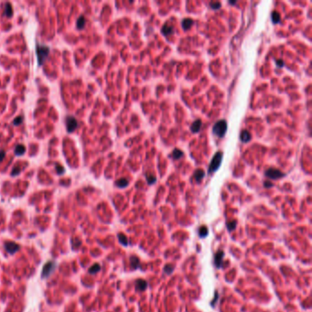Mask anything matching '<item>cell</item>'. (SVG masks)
<instances>
[{"label":"cell","mask_w":312,"mask_h":312,"mask_svg":"<svg viewBox=\"0 0 312 312\" xmlns=\"http://www.w3.org/2000/svg\"><path fill=\"white\" fill-rule=\"evenodd\" d=\"M130 265L133 269H137V268H139V266H140L139 258L136 256V255H132V256L130 257Z\"/></svg>","instance_id":"cell-11"},{"label":"cell","mask_w":312,"mask_h":312,"mask_svg":"<svg viewBox=\"0 0 312 312\" xmlns=\"http://www.w3.org/2000/svg\"><path fill=\"white\" fill-rule=\"evenodd\" d=\"M66 126H67V131L69 133H72L78 126V122L75 119V117L72 115L68 116L66 118Z\"/></svg>","instance_id":"cell-7"},{"label":"cell","mask_w":312,"mask_h":312,"mask_svg":"<svg viewBox=\"0 0 312 312\" xmlns=\"http://www.w3.org/2000/svg\"><path fill=\"white\" fill-rule=\"evenodd\" d=\"M210 7L213 9H219L221 8V3L220 2H211L210 3Z\"/></svg>","instance_id":"cell-27"},{"label":"cell","mask_w":312,"mask_h":312,"mask_svg":"<svg viewBox=\"0 0 312 312\" xmlns=\"http://www.w3.org/2000/svg\"><path fill=\"white\" fill-rule=\"evenodd\" d=\"M227 130V122L225 120H220L218 121L213 128V132L219 137H223Z\"/></svg>","instance_id":"cell-2"},{"label":"cell","mask_w":312,"mask_h":312,"mask_svg":"<svg viewBox=\"0 0 312 312\" xmlns=\"http://www.w3.org/2000/svg\"><path fill=\"white\" fill-rule=\"evenodd\" d=\"M147 288V281L143 279H137L136 281V289L138 291H144Z\"/></svg>","instance_id":"cell-9"},{"label":"cell","mask_w":312,"mask_h":312,"mask_svg":"<svg viewBox=\"0 0 312 312\" xmlns=\"http://www.w3.org/2000/svg\"><path fill=\"white\" fill-rule=\"evenodd\" d=\"M204 175H205L204 170H201V168H198V170L194 172V179H196L197 182H201L202 179L204 178Z\"/></svg>","instance_id":"cell-14"},{"label":"cell","mask_w":312,"mask_h":312,"mask_svg":"<svg viewBox=\"0 0 312 312\" xmlns=\"http://www.w3.org/2000/svg\"><path fill=\"white\" fill-rule=\"evenodd\" d=\"M117 237H118V240H119V242H120V244H122L124 246H126L128 245V239L126 238V236L124 235V233H118Z\"/></svg>","instance_id":"cell-20"},{"label":"cell","mask_w":312,"mask_h":312,"mask_svg":"<svg viewBox=\"0 0 312 312\" xmlns=\"http://www.w3.org/2000/svg\"><path fill=\"white\" fill-rule=\"evenodd\" d=\"M115 185L118 187V188H126V187L128 185V180L126 179L122 178V179L117 180V181L115 182Z\"/></svg>","instance_id":"cell-18"},{"label":"cell","mask_w":312,"mask_h":312,"mask_svg":"<svg viewBox=\"0 0 312 312\" xmlns=\"http://www.w3.org/2000/svg\"><path fill=\"white\" fill-rule=\"evenodd\" d=\"M216 300H218V293H217V292L215 293V297H214V300L211 301V306H213V307H214V303H215V301H216Z\"/></svg>","instance_id":"cell-33"},{"label":"cell","mask_w":312,"mask_h":312,"mask_svg":"<svg viewBox=\"0 0 312 312\" xmlns=\"http://www.w3.org/2000/svg\"><path fill=\"white\" fill-rule=\"evenodd\" d=\"M4 247L6 249V251H7L10 254H14L15 253H17L20 249L19 245H17V244H16V243L11 242V241L6 242L4 244Z\"/></svg>","instance_id":"cell-6"},{"label":"cell","mask_w":312,"mask_h":312,"mask_svg":"<svg viewBox=\"0 0 312 312\" xmlns=\"http://www.w3.org/2000/svg\"><path fill=\"white\" fill-rule=\"evenodd\" d=\"M229 3H230V4H233V5H234V4H236V2H232V1H230V2H229Z\"/></svg>","instance_id":"cell-36"},{"label":"cell","mask_w":312,"mask_h":312,"mask_svg":"<svg viewBox=\"0 0 312 312\" xmlns=\"http://www.w3.org/2000/svg\"><path fill=\"white\" fill-rule=\"evenodd\" d=\"M56 170H57V173L60 174V175H61V174H63L65 172V170L63 168V167L62 166H59V165H56Z\"/></svg>","instance_id":"cell-28"},{"label":"cell","mask_w":312,"mask_h":312,"mask_svg":"<svg viewBox=\"0 0 312 312\" xmlns=\"http://www.w3.org/2000/svg\"><path fill=\"white\" fill-rule=\"evenodd\" d=\"M240 138H241V140H242L243 143H247V142H249V141L251 140L252 136H251V134L249 133L247 130H243L242 133H241V135H240Z\"/></svg>","instance_id":"cell-12"},{"label":"cell","mask_w":312,"mask_h":312,"mask_svg":"<svg viewBox=\"0 0 312 312\" xmlns=\"http://www.w3.org/2000/svg\"><path fill=\"white\" fill-rule=\"evenodd\" d=\"M237 222L234 220V221H233V222H227V229L229 230V231H233L235 228H236V225H237V223H236Z\"/></svg>","instance_id":"cell-26"},{"label":"cell","mask_w":312,"mask_h":312,"mask_svg":"<svg viewBox=\"0 0 312 312\" xmlns=\"http://www.w3.org/2000/svg\"><path fill=\"white\" fill-rule=\"evenodd\" d=\"M147 179L148 184H154L156 182V180H157V179H156V177H154V176H147Z\"/></svg>","instance_id":"cell-30"},{"label":"cell","mask_w":312,"mask_h":312,"mask_svg":"<svg viewBox=\"0 0 312 312\" xmlns=\"http://www.w3.org/2000/svg\"><path fill=\"white\" fill-rule=\"evenodd\" d=\"M208 233H209V232H208V229H207V227H206V226H202L201 228H199V237H202V238H204V237H206V236H207L208 235Z\"/></svg>","instance_id":"cell-23"},{"label":"cell","mask_w":312,"mask_h":312,"mask_svg":"<svg viewBox=\"0 0 312 312\" xmlns=\"http://www.w3.org/2000/svg\"><path fill=\"white\" fill-rule=\"evenodd\" d=\"M201 128H202V121L199 119L193 122L190 126V130L193 133H198L199 131L201 130Z\"/></svg>","instance_id":"cell-13"},{"label":"cell","mask_w":312,"mask_h":312,"mask_svg":"<svg viewBox=\"0 0 312 312\" xmlns=\"http://www.w3.org/2000/svg\"><path fill=\"white\" fill-rule=\"evenodd\" d=\"M161 32L165 36H170L173 33V27L170 23H166L161 28Z\"/></svg>","instance_id":"cell-10"},{"label":"cell","mask_w":312,"mask_h":312,"mask_svg":"<svg viewBox=\"0 0 312 312\" xmlns=\"http://www.w3.org/2000/svg\"><path fill=\"white\" fill-rule=\"evenodd\" d=\"M173 269H174V267H173V265H170V264H167V265H166L164 266V272H165L167 274H170L173 272Z\"/></svg>","instance_id":"cell-25"},{"label":"cell","mask_w":312,"mask_h":312,"mask_svg":"<svg viewBox=\"0 0 312 312\" xmlns=\"http://www.w3.org/2000/svg\"><path fill=\"white\" fill-rule=\"evenodd\" d=\"M5 157H6V152L4 150H1V151H0V162L3 161Z\"/></svg>","instance_id":"cell-32"},{"label":"cell","mask_w":312,"mask_h":312,"mask_svg":"<svg viewBox=\"0 0 312 312\" xmlns=\"http://www.w3.org/2000/svg\"><path fill=\"white\" fill-rule=\"evenodd\" d=\"M100 270H101V265H100L99 264H95V265H92L89 268L88 272H89V274H95L98 273Z\"/></svg>","instance_id":"cell-19"},{"label":"cell","mask_w":312,"mask_h":312,"mask_svg":"<svg viewBox=\"0 0 312 312\" xmlns=\"http://www.w3.org/2000/svg\"><path fill=\"white\" fill-rule=\"evenodd\" d=\"M85 27V17L83 16H81L77 19V28L79 29H83Z\"/></svg>","instance_id":"cell-21"},{"label":"cell","mask_w":312,"mask_h":312,"mask_svg":"<svg viewBox=\"0 0 312 312\" xmlns=\"http://www.w3.org/2000/svg\"><path fill=\"white\" fill-rule=\"evenodd\" d=\"M272 186H273V184L271 182H269V181H265V187H266V188H268V187H272Z\"/></svg>","instance_id":"cell-35"},{"label":"cell","mask_w":312,"mask_h":312,"mask_svg":"<svg viewBox=\"0 0 312 312\" xmlns=\"http://www.w3.org/2000/svg\"><path fill=\"white\" fill-rule=\"evenodd\" d=\"M5 15L8 17H11L12 15H13V8H12V6L10 3H6L5 5Z\"/></svg>","instance_id":"cell-17"},{"label":"cell","mask_w":312,"mask_h":312,"mask_svg":"<svg viewBox=\"0 0 312 312\" xmlns=\"http://www.w3.org/2000/svg\"><path fill=\"white\" fill-rule=\"evenodd\" d=\"M22 121H23V117L22 116H18L13 121V124H14V126H18V124H20L22 123Z\"/></svg>","instance_id":"cell-29"},{"label":"cell","mask_w":312,"mask_h":312,"mask_svg":"<svg viewBox=\"0 0 312 312\" xmlns=\"http://www.w3.org/2000/svg\"><path fill=\"white\" fill-rule=\"evenodd\" d=\"M222 152H218L214 155V157L213 158L211 161V164L209 165V172L210 173H213L215 172L218 168L220 167L221 164H222Z\"/></svg>","instance_id":"cell-3"},{"label":"cell","mask_w":312,"mask_h":312,"mask_svg":"<svg viewBox=\"0 0 312 312\" xmlns=\"http://www.w3.org/2000/svg\"><path fill=\"white\" fill-rule=\"evenodd\" d=\"M271 17H272L273 23H274V24H277V23H278V22L280 21V15H279L278 12H277V11H274V12H273Z\"/></svg>","instance_id":"cell-24"},{"label":"cell","mask_w":312,"mask_h":312,"mask_svg":"<svg viewBox=\"0 0 312 312\" xmlns=\"http://www.w3.org/2000/svg\"><path fill=\"white\" fill-rule=\"evenodd\" d=\"M224 255V253L220 250L218 251L215 255H214V265H215V267L216 268H221L222 265V257Z\"/></svg>","instance_id":"cell-8"},{"label":"cell","mask_w":312,"mask_h":312,"mask_svg":"<svg viewBox=\"0 0 312 312\" xmlns=\"http://www.w3.org/2000/svg\"><path fill=\"white\" fill-rule=\"evenodd\" d=\"M36 51H37V57H38L39 65H42L46 60L47 57L49 54V48L46 45L37 44L36 45Z\"/></svg>","instance_id":"cell-1"},{"label":"cell","mask_w":312,"mask_h":312,"mask_svg":"<svg viewBox=\"0 0 312 312\" xmlns=\"http://www.w3.org/2000/svg\"><path fill=\"white\" fill-rule=\"evenodd\" d=\"M193 20L191 18H185L182 20V28L184 29H190L193 26Z\"/></svg>","instance_id":"cell-15"},{"label":"cell","mask_w":312,"mask_h":312,"mask_svg":"<svg viewBox=\"0 0 312 312\" xmlns=\"http://www.w3.org/2000/svg\"><path fill=\"white\" fill-rule=\"evenodd\" d=\"M183 156V152L181 150H179V149H174L173 152H172V158L177 160V159H179L180 158H181Z\"/></svg>","instance_id":"cell-22"},{"label":"cell","mask_w":312,"mask_h":312,"mask_svg":"<svg viewBox=\"0 0 312 312\" xmlns=\"http://www.w3.org/2000/svg\"><path fill=\"white\" fill-rule=\"evenodd\" d=\"M20 171H21V170H19V168L14 167L13 170H12V172H11V175H12V176H17V175H18V174L20 173Z\"/></svg>","instance_id":"cell-31"},{"label":"cell","mask_w":312,"mask_h":312,"mask_svg":"<svg viewBox=\"0 0 312 312\" xmlns=\"http://www.w3.org/2000/svg\"><path fill=\"white\" fill-rule=\"evenodd\" d=\"M277 65H278L279 67H283V65H284V61H283V60H277Z\"/></svg>","instance_id":"cell-34"},{"label":"cell","mask_w":312,"mask_h":312,"mask_svg":"<svg viewBox=\"0 0 312 312\" xmlns=\"http://www.w3.org/2000/svg\"><path fill=\"white\" fill-rule=\"evenodd\" d=\"M25 152H26V147L24 145L18 144L15 148V154L17 156H22Z\"/></svg>","instance_id":"cell-16"},{"label":"cell","mask_w":312,"mask_h":312,"mask_svg":"<svg viewBox=\"0 0 312 312\" xmlns=\"http://www.w3.org/2000/svg\"><path fill=\"white\" fill-rule=\"evenodd\" d=\"M57 264L54 261H49L44 265L41 271V278H48L55 271Z\"/></svg>","instance_id":"cell-4"},{"label":"cell","mask_w":312,"mask_h":312,"mask_svg":"<svg viewBox=\"0 0 312 312\" xmlns=\"http://www.w3.org/2000/svg\"><path fill=\"white\" fill-rule=\"evenodd\" d=\"M265 176L269 179H277L285 176V174L280 171L279 170H277V168H268V170L265 171Z\"/></svg>","instance_id":"cell-5"}]
</instances>
